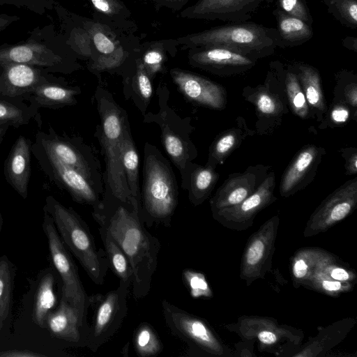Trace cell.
Here are the masks:
<instances>
[{
  "label": "cell",
  "instance_id": "5bb4252c",
  "mask_svg": "<svg viewBox=\"0 0 357 357\" xmlns=\"http://www.w3.org/2000/svg\"><path fill=\"white\" fill-rule=\"evenodd\" d=\"M131 281L120 280L118 287L107 292L97 303L89 325L86 347L95 352L116 333L127 312V297Z\"/></svg>",
  "mask_w": 357,
  "mask_h": 357
},
{
  "label": "cell",
  "instance_id": "816d5d0a",
  "mask_svg": "<svg viewBox=\"0 0 357 357\" xmlns=\"http://www.w3.org/2000/svg\"><path fill=\"white\" fill-rule=\"evenodd\" d=\"M345 160V169L347 175H356L357 173V149L346 148L341 150Z\"/></svg>",
  "mask_w": 357,
  "mask_h": 357
},
{
  "label": "cell",
  "instance_id": "c3c4849f",
  "mask_svg": "<svg viewBox=\"0 0 357 357\" xmlns=\"http://www.w3.org/2000/svg\"><path fill=\"white\" fill-rule=\"evenodd\" d=\"M9 5L29 10L38 15H43L54 8L52 0H0V6Z\"/></svg>",
  "mask_w": 357,
  "mask_h": 357
},
{
  "label": "cell",
  "instance_id": "db71d44e",
  "mask_svg": "<svg viewBox=\"0 0 357 357\" xmlns=\"http://www.w3.org/2000/svg\"><path fill=\"white\" fill-rule=\"evenodd\" d=\"M20 20V17L17 15H12L8 14H0V31L6 29L11 24Z\"/></svg>",
  "mask_w": 357,
  "mask_h": 357
},
{
  "label": "cell",
  "instance_id": "f1b7e54d",
  "mask_svg": "<svg viewBox=\"0 0 357 357\" xmlns=\"http://www.w3.org/2000/svg\"><path fill=\"white\" fill-rule=\"evenodd\" d=\"M236 121V126L222 132L213 140L209 148L206 165L215 168L218 165L223 164L243 140L251 135L252 130L248 129L244 119L238 118Z\"/></svg>",
  "mask_w": 357,
  "mask_h": 357
},
{
  "label": "cell",
  "instance_id": "e0dca14e",
  "mask_svg": "<svg viewBox=\"0 0 357 357\" xmlns=\"http://www.w3.org/2000/svg\"><path fill=\"white\" fill-rule=\"evenodd\" d=\"M275 185V175L271 171L252 195L235 206L212 213L213 218L229 229H248L252 226L257 215L277 200Z\"/></svg>",
  "mask_w": 357,
  "mask_h": 357
},
{
  "label": "cell",
  "instance_id": "e575fe53",
  "mask_svg": "<svg viewBox=\"0 0 357 357\" xmlns=\"http://www.w3.org/2000/svg\"><path fill=\"white\" fill-rule=\"evenodd\" d=\"M54 277L52 272L44 274L37 286L33 310V321L42 328H46V319L54 310L56 296L54 289Z\"/></svg>",
  "mask_w": 357,
  "mask_h": 357
},
{
  "label": "cell",
  "instance_id": "b9f144b4",
  "mask_svg": "<svg viewBox=\"0 0 357 357\" xmlns=\"http://www.w3.org/2000/svg\"><path fill=\"white\" fill-rule=\"evenodd\" d=\"M335 98L349 105L357 112V76L351 71L342 70L336 75Z\"/></svg>",
  "mask_w": 357,
  "mask_h": 357
},
{
  "label": "cell",
  "instance_id": "ba28073f",
  "mask_svg": "<svg viewBox=\"0 0 357 357\" xmlns=\"http://www.w3.org/2000/svg\"><path fill=\"white\" fill-rule=\"evenodd\" d=\"M284 77V65L278 61H272L263 84L248 86L243 90L245 100L255 106L258 119L256 127L260 134L273 132L289 112Z\"/></svg>",
  "mask_w": 357,
  "mask_h": 357
},
{
  "label": "cell",
  "instance_id": "bcb514c9",
  "mask_svg": "<svg viewBox=\"0 0 357 357\" xmlns=\"http://www.w3.org/2000/svg\"><path fill=\"white\" fill-rule=\"evenodd\" d=\"M276 8L312 26L313 18L305 0H276Z\"/></svg>",
  "mask_w": 357,
  "mask_h": 357
},
{
  "label": "cell",
  "instance_id": "d590c367",
  "mask_svg": "<svg viewBox=\"0 0 357 357\" xmlns=\"http://www.w3.org/2000/svg\"><path fill=\"white\" fill-rule=\"evenodd\" d=\"M99 232L109 268L120 280L132 282V270L126 255L105 228L99 226Z\"/></svg>",
  "mask_w": 357,
  "mask_h": 357
},
{
  "label": "cell",
  "instance_id": "7dc6e473",
  "mask_svg": "<svg viewBox=\"0 0 357 357\" xmlns=\"http://www.w3.org/2000/svg\"><path fill=\"white\" fill-rule=\"evenodd\" d=\"M165 59V52L159 47L148 50L142 59H140L146 72L151 79L163 70Z\"/></svg>",
  "mask_w": 357,
  "mask_h": 357
},
{
  "label": "cell",
  "instance_id": "8d00e7d4",
  "mask_svg": "<svg viewBox=\"0 0 357 357\" xmlns=\"http://www.w3.org/2000/svg\"><path fill=\"white\" fill-rule=\"evenodd\" d=\"M15 276L14 264L6 255L0 257V331L10 314Z\"/></svg>",
  "mask_w": 357,
  "mask_h": 357
},
{
  "label": "cell",
  "instance_id": "3957f363",
  "mask_svg": "<svg viewBox=\"0 0 357 357\" xmlns=\"http://www.w3.org/2000/svg\"><path fill=\"white\" fill-rule=\"evenodd\" d=\"M178 203V188L169 160L149 142L144 146L143 183L139 215L149 227L171 225Z\"/></svg>",
  "mask_w": 357,
  "mask_h": 357
},
{
  "label": "cell",
  "instance_id": "d6a6232c",
  "mask_svg": "<svg viewBox=\"0 0 357 357\" xmlns=\"http://www.w3.org/2000/svg\"><path fill=\"white\" fill-rule=\"evenodd\" d=\"M121 162L130 194L140 207L139 155L132 137L130 124L126 128L122 139Z\"/></svg>",
  "mask_w": 357,
  "mask_h": 357
},
{
  "label": "cell",
  "instance_id": "ffe728a7",
  "mask_svg": "<svg viewBox=\"0 0 357 357\" xmlns=\"http://www.w3.org/2000/svg\"><path fill=\"white\" fill-rule=\"evenodd\" d=\"M188 61L190 66L220 77L244 73L257 63L256 59L216 47L190 48Z\"/></svg>",
  "mask_w": 357,
  "mask_h": 357
},
{
  "label": "cell",
  "instance_id": "681fc988",
  "mask_svg": "<svg viewBox=\"0 0 357 357\" xmlns=\"http://www.w3.org/2000/svg\"><path fill=\"white\" fill-rule=\"evenodd\" d=\"M93 43L101 54L100 56H107L119 50L115 43L109 38L98 26L93 27L91 30Z\"/></svg>",
  "mask_w": 357,
  "mask_h": 357
},
{
  "label": "cell",
  "instance_id": "91938a15",
  "mask_svg": "<svg viewBox=\"0 0 357 357\" xmlns=\"http://www.w3.org/2000/svg\"><path fill=\"white\" fill-rule=\"evenodd\" d=\"M52 1H54V0H52ZM58 1H62V0H58Z\"/></svg>",
  "mask_w": 357,
  "mask_h": 357
},
{
  "label": "cell",
  "instance_id": "9f6ffc18",
  "mask_svg": "<svg viewBox=\"0 0 357 357\" xmlns=\"http://www.w3.org/2000/svg\"><path fill=\"white\" fill-rule=\"evenodd\" d=\"M9 127L10 126L7 125L0 126V145L1 144Z\"/></svg>",
  "mask_w": 357,
  "mask_h": 357
},
{
  "label": "cell",
  "instance_id": "44dd1931",
  "mask_svg": "<svg viewBox=\"0 0 357 357\" xmlns=\"http://www.w3.org/2000/svg\"><path fill=\"white\" fill-rule=\"evenodd\" d=\"M268 168L257 165L229 175L209 201L211 213L235 206L252 195L266 178Z\"/></svg>",
  "mask_w": 357,
  "mask_h": 357
},
{
  "label": "cell",
  "instance_id": "d6986e66",
  "mask_svg": "<svg viewBox=\"0 0 357 357\" xmlns=\"http://www.w3.org/2000/svg\"><path fill=\"white\" fill-rule=\"evenodd\" d=\"M174 84L192 104L222 110L227 105V92L222 85L200 75L180 68L170 70Z\"/></svg>",
  "mask_w": 357,
  "mask_h": 357
},
{
  "label": "cell",
  "instance_id": "30bf717a",
  "mask_svg": "<svg viewBox=\"0 0 357 357\" xmlns=\"http://www.w3.org/2000/svg\"><path fill=\"white\" fill-rule=\"evenodd\" d=\"M36 142L63 163L79 172L102 195L104 176L100 161L93 149L81 138L59 135L49 126L47 132H37Z\"/></svg>",
  "mask_w": 357,
  "mask_h": 357
},
{
  "label": "cell",
  "instance_id": "f6af8a7d",
  "mask_svg": "<svg viewBox=\"0 0 357 357\" xmlns=\"http://www.w3.org/2000/svg\"><path fill=\"white\" fill-rule=\"evenodd\" d=\"M351 114L352 108L345 102L334 100L331 109H328L321 121L320 128H322L324 126L332 127L344 126L351 118Z\"/></svg>",
  "mask_w": 357,
  "mask_h": 357
},
{
  "label": "cell",
  "instance_id": "8992f818",
  "mask_svg": "<svg viewBox=\"0 0 357 357\" xmlns=\"http://www.w3.org/2000/svg\"><path fill=\"white\" fill-rule=\"evenodd\" d=\"M169 90L164 83L157 89L158 111L143 114V121L156 123L160 129L162 144L172 162L178 170L181 186L185 190L188 172L192 161L197 156V149L190 139L194 128L190 118H182L169 106Z\"/></svg>",
  "mask_w": 357,
  "mask_h": 357
},
{
  "label": "cell",
  "instance_id": "cb8c5ba5",
  "mask_svg": "<svg viewBox=\"0 0 357 357\" xmlns=\"http://www.w3.org/2000/svg\"><path fill=\"white\" fill-rule=\"evenodd\" d=\"M52 75L45 69L26 63H0V95L27 100L37 86Z\"/></svg>",
  "mask_w": 357,
  "mask_h": 357
},
{
  "label": "cell",
  "instance_id": "11a10c76",
  "mask_svg": "<svg viewBox=\"0 0 357 357\" xmlns=\"http://www.w3.org/2000/svg\"><path fill=\"white\" fill-rule=\"evenodd\" d=\"M342 45L354 52H357V38L347 36L342 40Z\"/></svg>",
  "mask_w": 357,
  "mask_h": 357
},
{
  "label": "cell",
  "instance_id": "f907efd6",
  "mask_svg": "<svg viewBox=\"0 0 357 357\" xmlns=\"http://www.w3.org/2000/svg\"><path fill=\"white\" fill-rule=\"evenodd\" d=\"M90 1L98 10L107 15H125L128 11L120 0Z\"/></svg>",
  "mask_w": 357,
  "mask_h": 357
},
{
  "label": "cell",
  "instance_id": "ee69618b",
  "mask_svg": "<svg viewBox=\"0 0 357 357\" xmlns=\"http://www.w3.org/2000/svg\"><path fill=\"white\" fill-rule=\"evenodd\" d=\"M312 273H317L334 280L353 283L357 278L356 272L342 262H338V258L320 264Z\"/></svg>",
  "mask_w": 357,
  "mask_h": 357
},
{
  "label": "cell",
  "instance_id": "5b68a950",
  "mask_svg": "<svg viewBox=\"0 0 357 357\" xmlns=\"http://www.w3.org/2000/svg\"><path fill=\"white\" fill-rule=\"evenodd\" d=\"M43 210L52 217L64 245L90 279L97 285L102 284L108 261L104 250L96 248L86 222L73 208L64 206L52 195L45 198Z\"/></svg>",
  "mask_w": 357,
  "mask_h": 357
},
{
  "label": "cell",
  "instance_id": "8fae6325",
  "mask_svg": "<svg viewBox=\"0 0 357 357\" xmlns=\"http://www.w3.org/2000/svg\"><path fill=\"white\" fill-rule=\"evenodd\" d=\"M42 227L47 239L52 264L61 280V296L87 319L89 309L94 301L93 297L86 292L77 266L59 235L52 217L46 212Z\"/></svg>",
  "mask_w": 357,
  "mask_h": 357
},
{
  "label": "cell",
  "instance_id": "6f0895ef",
  "mask_svg": "<svg viewBox=\"0 0 357 357\" xmlns=\"http://www.w3.org/2000/svg\"><path fill=\"white\" fill-rule=\"evenodd\" d=\"M2 227H3V218H2V215L1 213V210H0V233L2 230Z\"/></svg>",
  "mask_w": 357,
  "mask_h": 357
},
{
  "label": "cell",
  "instance_id": "f5cc1de1",
  "mask_svg": "<svg viewBox=\"0 0 357 357\" xmlns=\"http://www.w3.org/2000/svg\"><path fill=\"white\" fill-rule=\"evenodd\" d=\"M45 355L27 349H11L0 352V357H44Z\"/></svg>",
  "mask_w": 357,
  "mask_h": 357
},
{
  "label": "cell",
  "instance_id": "2e32d148",
  "mask_svg": "<svg viewBox=\"0 0 357 357\" xmlns=\"http://www.w3.org/2000/svg\"><path fill=\"white\" fill-rule=\"evenodd\" d=\"M227 330L236 333L243 340L257 339L263 350H268L289 342L299 344L303 338L301 330L280 324L272 317L242 316L235 324L226 325Z\"/></svg>",
  "mask_w": 357,
  "mask_h": 357
},
{
  "label": "cell",
  "instance_id": "60d3db41",
  "mask_svg": "<svg viewBox=\"0 0 357 357\" xmlns=\"http://www.w3.org/2000/svg\"><path fill=\"white\" fill-rule=\"evenodd\" d=\"M354 285L353 282L334 280L317 273H312L301 286L335 297L351 291Z\"/></svg>",
  "mask_w": 357,
  "mask_h": 357
},
{
  "label": "cell",
  "instance_id": "4dcf8cb0",
  "mask_svg": "<svg viewBox=\"0 0 357 357\" xmlns=\"http://www.w3.org/2000/svg\"><path fill=\"white\" fill-rule=\"evenodd\" d=\"M219 178L215 168L205 165L192 163L190 167L185 190L188 191L190 203L197 206L203 204L211 195Z\"/></svg>",
  "mask_w": 357,
  "mask_h": 357
},
{
  "label": "cell",
  "instance_id": "ac0fdd59",
  "mask_svg": "<svg viewBox=\"0 0 357 357\" xmlns=\"http://www.w3.org/2000/svg\"><path fill=\"white\" fill-rule=\"evenodd\" d=\"M273 0H199L186 8L181 16L190 19L221 20L241 23L250 20Z\"/></svg>",
  "mask_w": 357,
  "mask_h": 357
},
{
  "label": "cell",
  "instance_id": "603a6c76",
  "mask_svg": "<svg viewBox=\"0 0 357 357\" xmlns=\"http://www.w3.org/2000/svg\"><path fill=\"white\" fill-rule=\"evenodd\" d=\"M46 328L54 338L75 347H86L89 329L87 319L63 296L58 307L47 315Z\"/></svg>",
  "mask_w": 357,
  "mask_h": 357
},
{
  "label": "cell",
  "instance_id": "4fadbf2b",
  "mask_svg": "<svg viewBox=\"0 0 357 357\" xmlns=\"http://www.w3.org/2000/svg\"><path fill=\"white\" fill-rule=\"evenodd\" d=\"M31 153L49 179L68 192L75 202L89 205L93 208L99 204L102 195L79 172L46 151L36 141L32 143Z\"/></svg>",
  "mask_w": 357,
  "mask_h": 357
},
{
  "label": "cell",
  "instance_id": "d4e9b609",
  "mask_svg": "<svg viewBox=\"0 0 357 357\" xmlns=\"http://www.w3.org/2000/svg\"><path fill=\"white\" fill-rule=\"evenodd\" d=\"M31 146L29 138L20 135L4 162L3 174L7 183L23 199L29 195Z\"/></svg>",
  "mask_w": 357,
  "mask_h": 357
},
{
  "label": "cell",
  "instance_id": "7402d4cb",
  "mask_svg": "<svg viewBox=\"0 0 357 357\" xmlns=\"http://www.w3.org/2000/svg\"><path fill=\"white\" fill-rule=\"evenodd\" d=\"M325 150L314 144L303 146L294 155L280 181V194L287 198L305 188L314 179Z\"/></svg>",
  "mask_w": 357,
  "mask_h": 357
},
{
  "label": "cell",
  "instance_id": "f35d334b",
  "mask_svg": "<svg viewBox=\"0 0 357 357\" xmlns=\"http://www.w3.org/2000/svg\"><path fill=\"white\" fill-rule=\"evenodd\" d=\"M133 345L140 357H153L163 350L162 341L153 326L149 323H141L133 335Z\"/></svg>",
  "mask_w": 357,
  "mask_h": 357
},
{
  "label": "cell",
  "instance_id": "7bdbcfd3",
  "mask_svg": "<svg viewBox=\"0 0 357 357\" xmlns=\"http://www.w3.org/2000/svg\"><path fill=\"white\" fill-rule=\"evenodd\" d=\"M182 278L192 297L211 298L213 291L204 273L186 268L182 272Z\"/></svg>",
  "mask_w": 357,
  "mask_h": 357
},
{
  "label": "cell",
  "instance_id": "4316f807",
  "mask_svg": "<svg viewBox=\"0 0 357 357\" xmlns=\"http://www.w3.org/2000/svg\"><path fill=\"white\" fill-rule=\"evenodd\" d=\"M298 76L310 115L317 121H321L327 112L328 107L321 86L319 70L314 66L305 63L292 64Z\"/></svg>",
  "mask_w": 357,
  "mask_h": 357
},
{
  "label": "cell",
  "instance_id": "f546056e",
  "mask_svg": "<svg viewBox=\"0 0 357 357\" xmlns=\"http://www.w3.org/2000/svg\"><path fill=\"white\" fill-rule=\"evenodd\" d=\"M335 259H337V256L317 247H305L298 250L291 260L293 286L298 288L320 264Z\"/></svg>",
  "mask_w": 357,
  "mask_h": 357
},
{
  "label": "cell",
  "instance_id": "9c48e42d",
  "mask_svg": "<svg viewBox=\"0 0 357 357\" xmlns=\"http://www.w3.org/2000/svg\"><path fill=\"white\" fill-rule=\"evenodd\" d=\"M164 319L171 333L186 343V354L204 353L214 356H228L229 351L204 319L170 303L162 301Z\"/></svg>",
  "mask_w": 357,
  "mask_h": 357
},
{
  "label": "cell",
  "instance_id": "484cf974",
  "mask_svg": "<svg viewBox=\"0 0 357 357\" xmlns=\"http://www.w3.org/2000/svg\"><path fill=\"white\" fill-rule=\"evenodd\" d=\"M81 93L78 86H72L52 76L36 87L27 100L36 111L41 107L58 109L76 105V96Z\"/></svg>",
  "mask_w": 357,
  "mask_h": 357
},
{
  "label": "cell",
  "instance_id": "1f68e13d",
  "mask_svg": "<svg viewBox=\"0 0 357 357\" xmlns=\"http://www.w3.org/2000/svg\"><path fill=\"white\" fill-rule=\"evenodd\" d=\"M123 93L131 98L139 111L144 114L153 94L152 79L146 72L140 60H137L136 71L132 78L123 80Z\"/></svg>",
  "mask_w": 357,
  "mask_h": 357
},
{
  "label": "cell",
  "instance_id": "83f0119b",
  "mask_svg": "<svg viewBox=\"0 0 357 357\" xmlns=\"http://www.w3.org/2000/svg\"><path fill=\"white\" fill-rule=\"evenodd\" d=\"M273 14L276 20L278 47L299 46L310 40L314 32L312 26L302 20L290 16L275 8Z\"/></svg>",
  "mask_w": 357,
  "mask_h": 357
},
{
  "label": "cell",
  "instance_id": "680465c9",
  "mask_svg": "<svg viewBox=\"0 0 357 357\" xmlns=\"http://www.w3.org/2000/svg\"><path fill=\"white\" fill-rule=\"evenodd\" d=\"M167 1H180V0H167Z\"/></svg>",
  "mask_w": 357,
  "mask_h": 357
},
{
  "label": "cell",
  "instance_id": "ab89813d",
  "mask_svg": "<svg viewBox=\"0 0 357 357\" xmlns=\"http://www.w3.org/2000/svg\"><path fill=\"white\" fill-rule=\"evenodd\" d=\"M327 11L344 26L357 28V0H321Z\"/></svg>",
  "mask_w": 357,
  "mask_h": 357
},
{
  "label": "cell",
  "instance_id": "74e56055",
  "mask_svg": "<svg viewBox=\"0 0 357 357\" xmlns=\"http://www.w3.org/2000/svg\"><path fill=\"white\" fill-rule=\"evenodd\" d=\"M284 85L287 102L292 112L301 119H308L309 107L292 64L285 68Z\"/></svg>",
  "mask_w": 357,
  "mask_h": 357
},
{
  "label": "cell",
  "instance_id": "7c38bea8",
  "mask_svg": "<svg viewBox=\"0 0 357 357\" xmlns=\"http://www.w3.org/2000/svg\"><path fill=\"white\" fill-rule=\"evenodd\" d=\"M279 225L280 216H272L248 238L239 269L240 279L247 286L263 279L271 271Z\"/></svg>",
  "mask_w": 357,
  "mask_h": 357
},
{
  "label": "cell",
  "instance_id": "9a60e30c",
  "mask_svg": "<svg viewBox=\"0 0 357 357\" xmlns=\"http://www.w3.org/2000/svg\"><path fill=\"white\" fill-rule=\"evenodd\" d=\"M357 206V177L327 196L314 211L303 230L305 238L326 232L349 216Z\"/></svg>",
  "mask_w": 357,
  "mask_h": 357
},
{
  "label": "cell",
  "instance_id": "52a82bcc",
  "mask_svg": "<svg viewBox=\"0 0 357 357\" xmlns=\"http://www.w3.org/2000/svg\"><path fill=\"white\" fill-rule=\"evenodd\" d=\"M61 46L52 25L38 26L26 40L0 45V63H26L50 73H70L76 67Z\"/></svg>",
  "mask_w": 357,
  "mask_h": 357
},
{
  "label": "cell",
  "instance_id": "7a4b0ae2",
  "mask_svg": "<svg viewBox=\"0 0 357 357\" xmlns=\"http://www.w3.org/2000/svg\"><path fill=\"white\" fill-rule=\"evenodd\" d=\"M94 98L100 117L96 135L105 161L104 188L119 199L139 208L130 194L121 162L122 139L129 125L126 112L118 105L112 94L100 85L96 89Z\"/></svg>",
  "mask_w": 357,
  "mask_h": 357
},
{
  "label": "cell",
  "instance_id": "836d02e7",
  "mask_svg": "<svg viewBox=\"0 0 357 357\" xmlns=\"http://www.w3.org/2000/svg\"><path fill=\"white\" fill-rule=\"evenodd\" d=\"M24 97L0 95V126L19 128L27 125L38 114L33 107L26 105Z\"/></svg>",
  "mask_w": 357,
  "mask_h": 357
},
{
  "label": "cell",
  "instance_id": "6da1fadb",
  "mask_svg": "<svg viewBox=\"0 0 357 357\" xmlns=\"http://www.w3.org/2000/svg\"><path fill=\"white\" fill-rule=\"evenodd\" d=\"M92 215L105 228L126 255L132 270V290L135 298L149 292L160 250L158 238L149 233L135 204L123 202L104 188Z\"/></svg>",
  "mask_w": 357,
  "mask_h": 357
},
{
  "label": "cell",
  "instance_id": "277c9868",
  "mask_svg": "<svg viewBox=\"0 0 357 357\" xmlns=\"http://www.w3.org/2000/svg\"><path fill=\"white\" fill-rule=\"evenodd\" d=\"M177 42L188 48H225L258 60L275 52L278 37L275 28L245 22L211 27L179 38Z\"/></svg>",
  "mask_w": 357,
  "mask_h": 357
}]
</instances>
